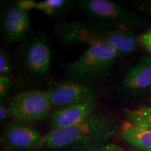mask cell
Wrapping results in <instances>:
<instances>
[{
    "instance_id": "cell-1",
    "label": "cell",
    "mask_w": 151,
    "mask_h": 151,
    "mask_svg": "<svg viewBox=\"0 0 151 151\" xmlns=\"http://www.w3.org/2000/svg\"><path fill=\"white\" fill-rule=\"evenodd\" d=\"M115 119L93 113L78 124L50 129L43 136L42 148L58 151H98L117 132Z\"/></svg>"
},
{
    "instance_id": "cell-2",
    "label": "cell",
    "mask_w": 151,
    "mask_h": 151,
    "mask_svg": "<svg viewBox=\"0 0 151 151\" xmlns=\"http://www.w3.org/2000/svg\"><path fill=\"white\" fill-rule=\"evenodd\" d=\"M56 37L66 44L103 43L113 47L120 55H132L137 51L138 41L131 30L110 29L81 21H62L54 26Z\"/></svg>"
},
{
    "instance_id": "cell-3",
    "label": "cell",
    "mask_w": 151,
    "mask_h": 151,
    "mask_svg": "<svg viewBox=\"0 0 151 151\" xmlns=\"http://www.w3.org/2000/svg\"><path fill=\"white\" fill-rule=\"evenodd\" d=\"M120 55L113 47L103 43L89 45L76 61L66 66L67 74L77 81L92 83L103 78Z\"/></svg>"
},
{
    "instance_id": "cell-4",
    "label": "cell",
    "mask_w": 151,
    "mask_h": 151,
    "mask_svg": "<svg viewBox=\"0 0 151 151\" xmlns=\"http://www.w3.org/2000/svg\"><path fill=\"white\" fill-rule=\"evenodd\" d=\"M78 4L88 16L107 28L132 31L141 26L137 16L110 0H82Z\"/></svg>"
},
{
    "instance_id": "cell-5",
    "label": "cell",
    "mask_w": 151,
    "mask_h": 151,
    "mask_svg": "<svg viewBox=\"0 0 151 151\" xmlns=\"http://www.w3.org/2000/svg\"><path fill=\"white\" fill-rule=\"evenodd\" d=\"M52 106L47 91L29 90L13 98L9 106V114L19 121L39 122L50 116Z\"/></svg>"
},
{
    "instance_id": "cell-6",
    "label": "cell",
    "mask_w": 151,
    "mask_h": 151,
    "mask_svg": "<svg viewBox=\"0 0 151 151\" xmlns=\"http://www.w3.org/2000/svg\"><path fill=\"white\" fill-rule=\"evenodd\" d=\"M47 92L52 106L60 108L78 104L95 103L101 96V92L97 88L74 81L60 83Z\"/></svg>"
},
{
    "instance_id": "cell-7",
    "label": "cell",
    "mask_w": 151,
    "mask_h": 151,
    "mask_svg": "<svg viewBox=\"0 0 151 151\" xmlns=\"http://www.w3.org/2000/svg\"><path fill=\"white\" fill-rule=\"evenodd\" d=\"M43 136L36 128L11 122L4 128L2 140L11 148L20 151H32L42 148Z\"/></svg>"
},
{
    "instance_id": "cell-8",
    "label": "cell",
    "mask_w": 151,
    "mask_h": 151,
    "mask_svg": "<svg viewBox=\"0 0 151 151\" xmlns=\"http://www.w3.org/2000/svg\"><path fill=\"white\" fill-rule=\"evenodd\" d=\"M24 65L32 76H44L50 71L51 51L48 41L41 37L27 45L24 53Z\"/></svg>"
},
{
    "instance_id": "cell-9",
    "label": "cell",
    "mask_w": 151,
    "mask_h": 151,
    "mask_svg": "<svg viewBox=\"0 0 151 151\" xmlns=\"http://www.w3.org/2000/svg\"><path fill=\"white\" fill-rule=\"evenodd\" d=\"M95 110L94 102H88L62 107L50 116V129L67 128L78 124L92 115Z\"/></svg>"
},
{
    "instance_id": "cell-10",
    "label": "cell",
    "mask_w": 151,
    "mask_h": 151,
    "mask_svg": "<svg viewBox=\"0 0 151 151\" xmlns=\"http://www.w3.org/2000/svg\"><path fill=\"white\" fill-rule=\"evenodd\" d=\"M3 32L10 42L22 40L30 28V20L27 10L14 4L6 14L2 20Z\"/></svg>"
},
{
    "instance_id": "cell-11",
    "label": "cell",
    "mask_w": 151,
    "mask_h": 151,
    "mask_svg": "<svg viewBox=\"0 0 151 151\" xmlns=\"http://www.w3.org/2000/svg\"><path fill=\"white\" fill-rule=\"evenodd\" d=\"M122 88L129 94H139L151 88V56H144L124 76Z\"/></svg>"
},
{
    "instance_id": "cell-12",
    "label": "cell",
    "mask_w": 151,
    "mask_h": 151,
    "mask_svg": "<svg viewBox=\"0 0 151 151\" xmlns=\"http://www.w3.org/2000/svg\"><path fill=\"white\" fill-rule=\"evenodd\" d=\"M120 136L130 146L142 151H151V129L139 127L127 121L122 124Z\"/></svg>"
},
{
    "instance_id": "cell-13",
    "label": "cell",
    "mask_w": 151,
    "mask_h": 151,
    "mask_svg": "<svg viewBox=\"0 0 151 151\" xmlns=\"http://www.w3.org/2000/svg\"><path fill=\"white\" fill-rule=\"evenodd\" d=\"M71 1L67 0H44L36 3V9L42 11L46 15L55 16L65 11Z\"/></svg>"
},
{
    "instance_id": "cell-14",
    "label": "cell",
    "mask_w": 151,
    "mask_h": 151,
    "mask_svg": "<svg viewBox=\"0 0 151 151\" xmlns=\"http://www.w3.org/2000/svg\"><path fill=\"white\" fill-rule=\"evenodd\" d=\"M129 122L139 127L151 129V106L129 111L127 113Z\"/></svg>"
},
{
    "instance_id": "cell-15",
    "label": "cell",
    "mask_w": 151,
    "mask_h": 151,
    "mask_svg": "<svg viewBox=\"0 0 151 151\" xmlns=\"http://www.w3.org/2000/svg\"><path fill=\"white\" fill-rule=\"evenodd\" d=\"M12 71L11 60L4 50L0 51V75L9 76Z\"/></svg>"
},
{
    "instance_id": "cell-16",
    "label": "cell",
    "mask_w": 151,
    "mask_h": 151,
    "mask_svg": "<svg viewBox=\"0 0 151 151\" xmlns=\"http://www.w3.org/2000/svg\"><path fill=\"white\" fill-rule=\"evenodd\" d=\"M12 81L9 76L0 75V98L1 100L4 99L9 93Z\"/></svg>"
},
{
    "instance_id": "cell-17",
    "label": "cell",
    "mask_w": 151,
    "mask_h": 151,
    "mask_svg": "<svg viewBox=\"0 0 151 151\" xmlns=\"http://www.w3.org/2000/svg\"><path fill=\"white\" fill-rule=\"evenodd\" d=\"M139 41L147 51L151 54V29L143 33L140 37Z\"/></svg>"
},
{
    "instance_id": "cell-18",
    "label": "cell",
    "mask_w": 151,
    "mask_h": 151,
    "mask_svg": "<svg viewBox=\"0 0 151 151\" xmlns=\"http://www.w3.org/2000/svg\"><path fill=\"white\" fill-rule=\"evenodd\" d=\"M36 3L37 1H32V0H23V1H18L14 4L20 8L28 11V9H35Z\"/></svg>"
},
{
    "instance_id": "cell-19",
    "label": "cell",
    "mask_w": 151,
    "mask_h": 151,
    "mask_svg": "<svg viewBox=\"0 0 151 151\" xmlns=\"http://www.w3.org/2000/svg\"><path fill=\"white\" fill-rule=\"evenodd\" d=\"M98 151H127L126 150L116 143H106Z\"/></svg>"
},
{
    "instance_id": "cell-20",
    "label": "cell",
    "mask_w": 151,
    "mask_h": 151,
    "mask_svg": "<svg viewBox=\"0 0 151 151\" xmlns=\"http://www.w3.org/2000/svg\"><path fill=\"white\" fill-rule=\"evenodd\" d=\"M9 116H10L9 107H6L1 102V104H0V120L4 121Z\"/></svg>"
},
{
    "instance_id": "cell-21",
    "label": "cell",
    "mask_w": 151,
    "mask_h": 151,
    "mask_svg": "<svg viewBox=\"0 0 151 151\" xmlns=\"http://www.w3.org/2000/svg\"><path fill=\"white\" fill-rule=\"evenodd\" d=\"M1 151H13L12 150H11V149H9L8 148H1Z\"/></svg>"
},
{
    "instance_id": "cell-22",
    "label": "cell",
    "mask_w": 151,
    "mask_h": 151,
    "mask_svg": "<svg viewBox=\"0 0 151 151\" xmlns=\"http://www.w3.org/2000/svg\"><path fill=\"white\" fill-rule=\"evenodd\" d=\"M149 8H150V10L151 11V3L150 4V7H149Z\"/></svg>"
},
{
    "instance_id": "cell-23",
    "label": "cell",
    "mask_w": 151,
    "mask_h": 151,
    "mask_svg": "<svg viewBox=\"0 0 151 151\" xmlns=\"http://www.w3.org/2000/svg\"><path fill=\"white\" fill-rule=\"evenodd\" d=\"M150 106H151V105H150Z\"/></svg>"
}]
</instances>
